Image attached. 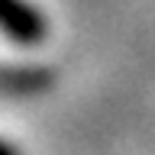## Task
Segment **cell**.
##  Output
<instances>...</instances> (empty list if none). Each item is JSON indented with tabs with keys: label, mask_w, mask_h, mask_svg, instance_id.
<instances>
[{
	"label": "cell",
	"mask_w": 155,
	"mask_h": 155,
	"mask_svg": "<svg viewBox=\"0 0 155 155\" xmlns=\"http://www.w3.org/2000/svg\"><path fill=\"white\" fill-rule=\"evenodd\" d=\"M0 29L16 42H36L45 36V23L23 0H0Z\"/></svg>",
	"instance_id": "obj_1"
}]
</instances>
